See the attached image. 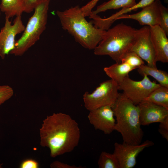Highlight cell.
I'll list each match as a JSON object with an SVG mask.
<instances>
[{
  "mask_svg": "<svg viewBox=\"0 0 168 168\" xmlns=\"http://www.w3.org/2000/svg\"><path fill=\"white\" fill-rule=\"evenodd\" d=\"M136 1V0H110L98 6L95 10L92 11L90 15H96L99 13L104 12L108 10L131 8L137 3Z\"/></svg>",
  "mask_w": 168,
  "mask_h": 168,
  "instance_id": "obj_19",
  "label": "cell"
},
{
  "mask_svg": "<svg viewBox=\"0 0 168 168\" xmlns=\"http://www.w3.org/2000/svg\"><path fill=\"white\" fill-rule=\"evenodd\" d=\"M143 79L136 81L130 78L128 75L118 84L119 90L135 105H137L145 99L155 89L161 85L152 82L145 75Z\"/></svg>",
  "mask_w": 168,
  "mask_h": 168,
  "instance_id": "obj_7",
  "label": "cell"
},
{
  "mask_svg": "<svg viewBox=\"0 0 168 168\" xmlns=\"http://www.w3.org/2000/svg\"><path fill=\"white\" fill-rule=\"evenodd\" d=\"M162 5L160 0H155L149 5L142 8L140 12L131 14H122L116 18L115 21L120 19H132L137 21L142 25L150 27L159 25Z\"/></svg>",
  "mask_w": 168,
  "mask_h": 168,
  "instance_id": "obj_11",
  "label": "cell"
},
{
  "mask_svg": "<svg viewBox=\"0 0 168 168\" xmlns=\"http://www.w3.org/2000/svg\"><path fill=\"white\" fill-rule=\"evenodd\" d=\"M40 145L47 147L53 158L72 152L79 143L77 122L68 114L54 113L43 120L40 128Z\"/></svg>",
  "mask_w": 168,
  "mask_h": 168,
  "instance_id": "obj_1",
  "label": "cell"
},
{
  "mask_svg": "<svg viewBox=\"0 0 168 168\" xmlns=\"http://www.w3.org/2000/svg\"><path fill=\"white\" fill-rule=\"evenodd\" d=\"M143 100L152 102L168 109V88L160 85Z\"/></svg>",
  "mask_w": 168,
  "mask_h": 168,
  "instance_id": "obj_20",
  "label": "cell"
},
{
  "mask_svg": "<svg viewBox=\"0 0 168 168\" xmlns=\"http://www.w3.org/2000/svg\"><path fill=\"white\" fill-rule=\"evenodd\" d=\"M121 62L127 63L136 68L145 64L143 60L136 53L130 51H128L123 55L121 59Z\"/></svg>",
  "mask_w": 168,
  "mask_h": 168,
  "instance_id": "obj_22",
  "label": "cell"
},
{
  "mask_svg": "<svg viewBox=\"0 0 168 168\" xmlns=\"http://www.w3.org/2000/svg\"><path fill=\"white\" fill-rule=\"evenodd\" d=\"M14 94V91L7 85L0 86V105L11 98Z\"/></svg>",
  "mask_w": 168,
  "mask_h": 168,
  "instance_id": "obj_23",
  "label": "cell"
},
{
  "mask_svg": "<svg viewBox=\"0 0 168 168\" xmlns=\"http://www.w3.org/2000/svg\"><path fill=\"white\" fill-rule=\"evenodd\" d=\"M119 90L118 84L114 80L104 81L92 93L86 91L84 93V106L89 111L105 106L112 107L119 96Z\"/></svg>",
  "mask_w": 168,
  "mask_h": 168,
  "instance_id": "obj_6",
  "label": "cell"
},
{
  "mask_svg": "<svg viewBox=\"0 0 168 168\" xmlns=\"http://www.w3.org/2000/svg\"><path fill=\"white\" fill-rule=\"evenodd\" d=\"M155 0H141L132 7L122 8L119 12L113 14L106 18H102L99 17L96 20L97 26L100 28L106 30L110 28V27L115 21L116 18L122 14H127L132 11L137 10L138 8H142L153 2Z\"/></svg>",
  "mask_w": 168,
  "mask_h": 168,
  "instance_id": "obj_15",
  "label": "cell"
},
{
  "mask_svg": "<svg viewBox=\"0 0 168 168\" xmlns=\"http://www.w3.org/2000/svg\"><path fill=\"white\" fill-rule=\"evenodd\" d=\"M150 27V34L156 62H168V39L165 32L156 25Z\"/></svg>",
  "mask_w": 168,
  "mask_h": 168,
  "instance_id": "obj_14",
  "label": "cell"
},
{
  "mask_svg": "<svg viewBox=\"0 0 168 168\" xmlns=\"http://www.w3.org/2000/svg\"><path fill=\"white\" fill-rule=\"evenodd\" d=\"M2 164H0V168H2Z\"/></svg>",
  "mask_w": 168,
  "mask_h": 168,
  "instance_id": "obj_30",
  "label": "cell"
},
{
  "mask_svg": "<svg viewBox=\"0 0 168 168\" xmlns=\"http://www.w3.org/2000/svg\"><path fill=\"white\" fill-rule=\"evenodd\" d=\"M99 0H91L86 5L81 7L83 15L85 16H89L92 12V9Z\"/></svg>",
  "mask_w": 168,
  "mask_h": 168,
  "instance_id": "obj_26",
  "label": "cell"
},
{
  "mask_svg": "<svg viewBox=\"0 0 168 168\" xmlns=\"http://www.w3.org/2000/svg\"><path fill=\"white\" fill-rule=\"evenodd\" d=\"M130 51L136 53L147 63L148 66L157 68L155 51L151 39L150 26H145L137 29L135 40Z\"/></svg>",
  "mask_w": 168,
  "mask_h": 168,
  "instance_id": "obj_9",
  "label": "cell"
},
{
  "mask_svg": "<svg viewBox=\"0 0 168 168\" xmlns=\"http://www.w3.org/2000/svg\"><path fill=\"white\" fill-rule=\"evenodd\" d=\"M51 168H81V167L77 166L75 165H70L56 161L52 162L50 165Z\"/></svg>",
  "mask_w": 168,
  "mask_h": 168,
  "instance_id": "obj_29",
  "label": "cell"
},
{
  "mask_svg": "<svg viewBox=\"0 0 168 168\" xmlns=\"http://www.w3.org/2000/svg\"><path fill=\"white\" fill-rule=\"evenodd\" d=\"M24 0H1L0 11L4 12L5 17L10 18L14 16L21 15L24 12Z\"/></svg>",
  "mask_w": 168,
  "mask_h": 168,
  "instance_id": "obj_17",
  "label": "cell"
},
{
  "mask_svg": "<svg viewBox=\"0 0 168 168\" xmlns=\"http://www.w3.org/2000/svg\"><path fill=\"white\" fill-rule=\"evenodd\" d=\"M110 106L101 107L89 111L88 118L96 130L110 134L114 130L115 120Z\"/></svg>",
  "mask_w": 168,
  "mask_h": 168,
  "instance_id": "obj_12",
  "label": "cell"
},
{
  "mask_svg": "<svg viewBox=\"0 0 168 168\" xmlns=\"http://www.w3.org/2000/svg\"><path fill=\"white\" fill-rule=\"evenodd\" d=\"M137 29L119 23L105 30L102 40L94 50L96 55H107L116 63H121L123 55L130 50L135 39Z\"/></svg>",
  "mask_w": 168,
  "mask_h": 168,
  "instance_id": "obj_4",
  "label": "cell"
},
{
  "mask_svg": "<svg viewBox=\"0 0 168 168\" xmlns=\"http://www.w3.org/2000/svg\"><path fill=\"white\" fill-rule=\"evenodd\" d=\"M39 0H24L23 7L24 12L30 13L34 10L35 5Z\"/></svg>",
  "mask_w": 168,
  "mask_h": 168,
  "instance_id": "obj_28",
  "label": "cell"
},
{
  "mask_svg": "<svg viewBox=\"0 0 168 168\" xmlns=\"http://www.w3.org/2000/svg\"><path fill=\"white\" fill-rule=\"evenodd\" d=\"M154 145L153 142L148 140L137 145L116 142L114 144V153L118 159L120 168H133L136 164L138 154L145 148Z\"/></svg>",
  "mask_w": 168,
  "mask_h": 168,
  "instance_id": "obj_10",
  "label": "cell"
},
{
  "mask_svg": "<svg viewBox=\"0 0 168 168\" xmlns=\"http://www.w3.org/2000/svg\"><path fill=\"white\" fill-rule=\"evenodd\" d=\"M0 14H1V12H0Z\"/></svg>",
  "mask_w": 168,
  "mask_h": 168,
  "instance_id": "obj_31",
  "label": "cell"
},
{
  "mask_svg": "<svg viewBox=\"0 0 168 168\" xmlns=\"http://www.w3.org/2000/svg\"><path fill=\"white\" fill-rule=\"evenodd\" d=\"M99 168H120L118 159L112 154L103 151L101 153L98 162Z\"/></svg>",
  "mask_w": 168,
  "mask_h": 168,
  "instance_id": "obj_21",
  "label": "cell"
},
{
  "mask_svg": "<svg viewBox=\"0 0 168 168\" xmlns=\"http://www.w3.org/2000/svg\"><path fill=\"white\" fill-rule=\"evenodd\" d=\"M62 27L83 47L94 49L102 40L105 30L96 27L88 21L79 6L63 11H57Z\"/></svg>",
  "mask_w": 168,
  "mask_h": 168,
  "instance_id": "obj_2",
  "label": "cell"
},
{
  "mask_svg": "<svg viewBox=\"0 0 168 168\" xmlns=\"http://www.w3.org/2000/svg\"><path fill=\"white\" fill-rule=\"evenodd\" d=\"M112 108L116 120L114 130L120 133L123 142L134 145L141 143L143 132L141 128L137 105L123 93H119Z\"/></svg>",
  "mask_w": 168,
  "mask_h": 168,
  "instance_id": "obj_3",
  "label": "cell"
},
{
  "mask_svg": "<svg viewBox=\"0 0 168 168\" xmlns=\"http://www.w3.org/2000/svg\"><path fill=\"white\" fill-rule=\"evenodd\" d=\"M50 2V0H39L36 2L34 14L10 54L21 56L39 40L46 28Z\"/></svg>",
  "mask_w": 168,
  "mask_h": 168,
  "instance_id": "obj_5",
  "label": "cell"
},
{
  "mask_svg": "<svg viewBox=\"0 0 168 168\" xmlns=\"http://www.w3.org/2000/svg\"><path fill=\"white\" fill-rule=\"evenodd\" d=\"M137 105L141 125L160 123L168 116V109L152 102L143 100Z\"/></svg>",
  "mask_w": 168,
  "mask_h": 168,
  "instance_id": "obj_13",
  "label": "cell"
},
{
  "mask_svg": "<svg viewBox=\"0 0 168 168\" xmlns=\"http://www.w3.org/2000/svg\"><path fill=\"white\" fill-rule=\"evenodd\" d=\"M136 69V68L127 63H116L109 67H105L104 70L111 79L119 84L125 77L128 76L129 72Z\"/></svg>",
  "mask_w": 168,
  "mask_h": 168,
  "instance_id": "obj_16",
  "label": "cell"
},
{
  "mask_svg": "<svg viewBox=\"0 0 168 168\" xmlns=\"http://www.w3.org/2000/svg\"><path fill=\"white\" fill-rule=\"evenodd\" d=\"M158 132L162 137L168 141V116L159 123Z\"/></svg>",
  "mask_w": 168,
  "mask_h": 168,
  "instance_id": "obj_25",
  "label": "cell"
},
{
  "mask_svg": "<svg viewBox=\"0 0 168 168\" xmlns=\"http://www.w3.org/2000/svg\"><path fill=\"white\" fill-rule=\"evenodd\" d=\"M160 26L168 35V9L163 5H161L160 10Z\"/></svg>",
  "mask_w": 168,
  "mask_h": 168,
  "instance_id": "obj_24",
  "label": "cell"
},
{
  "mask_svg": "<svg viewBox=\"0 0 168 168\" xmlns=\"http://www.w3.org/2000/svg\"><path fill=\"white\" fill-rule=\"evenodd\" d=\"M25 28L21 15L16 16L13 24L9 18L5 17L4 26L0 30V57L2 59L14 49L15 37L23 32Z\"/></svg>",
  "mask_w": 168,
  "mask_h": 168,
  "instance_id": "obj_8",
  "label": "cell"
},
{
  "mask_svg": "<svg viewBox=\"0 0 168 168\" xmlns=\"http://www.w3.org/2000/svg\"><path fill=\"white\" fill-rule=\"evenodd\" d=\"M20 168H38L39 164L38 162L33 159H26L23 161L20 166Z\"/></svg>",
  "mask_w": 168,
  "mask_h": 168,
  "instance_id": "obj_27",
  "label": "cell"
},
{
  "mask_svg": "<svg viewBox=\"0 0 168 168\" xmlns=\"http://www.w3.org/2000/svg\"><path fill=\"white\" fill-rule=\"evenodd\" d=\"M137 69L138 72L141 76L146 75L151 76L161 85L168 88V73L166 72L145 64L138 67Z\"/></svg>",
  "mask_w": 168,
  "mask_h": 168,
  "instance_id": "obj_18",
  "label": "cell"
}]
</instances>
